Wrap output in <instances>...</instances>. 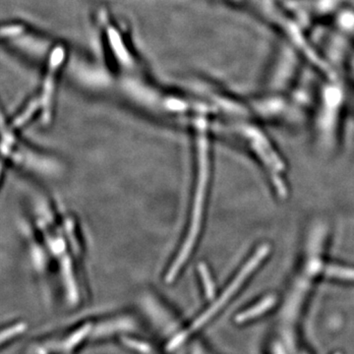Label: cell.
<instances>
[{
  "mask_svg": "<svg viewBox=\"0 0 354 354\" xmlns=\"http://www.w3.org/2000/svg\"><path fill=\"white\" fill-rule=\"evenodd\" d=\"M337 354H341V353H337Z\"/></svg>",
  "mask_w": 354,
  "mask_h": 354,
  "instance_id": "cell-11",
  "label": "cell"
},
{
  "mask_svg": "<svg viewBox=\"0 0 354 354\" xmlns=\"http://www.w3.org/2000/svg\"><path fill=\"white\" fill-rule=\"evenodd\" d=\"M203 283H204L205 290H206L207 297L211 298L214 297V286L212 283L211 277L207 272L206 269H203L202 271Z\"/></svg>",
  "mask_w": 354,
  "mask_h": 354,
  "instance_id": "cell-10",
  "label": "cell"
},
{
  "mask_svg": "<svg viewBox=\"0 0 354 354\" xmlns=\"http://www.w3.org/2000/svg\"><path fill=\"white\" fill-rule=\"evenodd\" d=\"M25 330L26 327L24 323H18L16 324V325L9 326L6 330L2 332V344H4L6 342H10L15 335L25 332Z\"/></svg>",
  "mask_w": 354,
  "mask_h": 354,
  "instance_id": "cell-9",
  "label": "cell"
},
{
  "mask_svg": "<svg viewBox=\"0 0 354 354\" xmlns=\"http://www.w3.org/2000/svg\"><path fill=\"white\" fill-rule=\"evenodd\" d=\"M230 134L237 137L254 157L259 160L263 169L267 172L277 194L286 196L288 189L286 185V167L271 141L258 128L245 122H236L223 127Z\"/></svg>",
  "mask_w": 354,
  "mask_h": 354,
  "instance_id": "cell-3",
  "label": "cell"
},
{
  "mask_svg": "<svg viewBox=\"0 0 354 354\" xmlns=\"http://www.w3.org/2000/svg\"><path fill=\"white\" fill-rule=\"evenodd\" d=\"M274 304H276V299H274V297H266L264 300L256 304L252 308L246 310V311L242 312L239 315H237L235 321L237 323H244L246 321L251 320V319L256 318V317L260 316L261 314L265 313Z\"/></svg>",
  "mask_w": 354,
  "mask_h": 354,
  "instance_id": "cell-7",
  "label": "cell"
},
{
  "mask_svg": "<svg viewBox=\"0 0 354 354\" xmlns=\"http://www.w3.org/2000/svg\"><path fill=\"white\" fill-rule=\"evenodd\" d=\"M353 1H354V0H353Z\"/></svg>",
  "mask_w": 354,
  "mask_h": 354,
  "instance_id": "cell-12",
  "label": "cell"
},
{
  "mask_svg": "<svg viewBox=\"0 0 354 354\" xmlns=\"http://www.w3.org/2000/svg\"><path fill=\"white\" fill-rule=\"evenodd\" d=\"M208 125L195 127L196 131V172L194 189L191 199L189 218L184 232L183 241L172 259L165 278L167 281H174L179 276L188 261L192 257L200 237H201L207 202H208L209 180H211L212 158L209 146Z\"/></svg>",
  "mask_w": 354,
  "mask_h": 354,
  "instance_id": "cell-2",
  "label": "cell"
},
{
  "mask_svg": "<svg viewBox=\"0 0 354 354\" xmlns=\"http://www.w3.org/2000/svg\"><path fill=\"white\" fill-rule=\"evenodd\" d=\"M39 204L35 216L37 243L41 255L57 263L69 301L75 302L79 293L77 265L80 266L83 252L78 225L71 216L59 214L51 204Z\"/></svg>",
  "mask_w": 354,
  "mask_h": 354,
  "instance_id": "cell-1",
  "label": "cell"
},
{
  "mask_svg": "<svg viewBox=\"0 0 354 354\" xmlns=\"http://www.w3.org/2000/svg\"><path fill=\"white\" fill-rule=\"evenodd\" d=\"M269 253L270 247L267 245V244H263V245L258 247V248L254 251L253 255H251V257L247 260L245 264L241 268V271L234 277L232 283L225 288L220 298L216 300L215 304H212V306L209 307L208 310H206L199 318L194 321V323H193V325L191 326L189 329L191 332L199 329L204 324L208 322L209 319L215 315L216 312H218L223 305L227 304L228 300L230 299V297L241 288L244 281L248 279V277L250 276L256 269H257L258 266L261 265V263L266 259V257L269 255Z\"/></svg>",
  "mask_w": 354,
  "mask_h": 354,
  "instance_id": "cell-5",
  "label": "cell"
},
{
  "mask_svg": "<svg viewBox=\"0 0 354 354\" xmlns=\"http://www.w3.org/2000/svg\"><path fill=\"white\" fill-rule=\"evenodd\" d=\"M325 274L330 278L354 281V269L339 265H330L325 268Z\"/></svg>",
  "mask_w": 354,
  "mask_h": 354,
  "instance_id": "cell-8",
  "label": "cell"
},
{
  "mask_svg": "<svg viewBox=\"0 0 354 354\" xmlns=\"http://www.w3.org/2000/svg\"><path fill=\"white\" fill-rule=\"evenodd\" d=\"M65 57L62 46H57L51 53L50 64L46 70V77L44 79L43 88H41V97H39V106H41V118L46 122L50 120L53 113V95H55V80L57 73Z\"/></svg>",
  "mask_w": 354,
  "mask_h": 354,
  "instance_id": "cell-6",
  "label": "cell"
},
{
  "mask_svg": "<svg viewBox=\"0 0 354 354\" xmlns=\"http://www.w3.org/2000/svg\"><path fill=\"white\" fill-rule=\"evenodd\" d=\"M306 55L297 44L283 37L274 48L265 77L268 94L281 95L300 75Z\"/></svg>",
  "mask_w": 354,
  "mask_h": 354,
  "instance_id": "cell-4",
  "label": "cell"
}]
</instances>
